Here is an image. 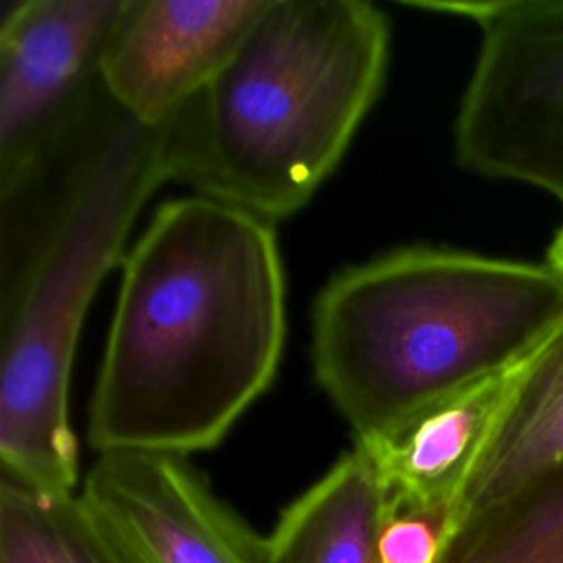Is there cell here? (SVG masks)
Segmentation results:
<instances>
[{
    "mask_svg": "<svg viewBox=\"0 0 563 563\" xmlns=\"http://www.w3.org/2000/svg\"><path fill=\"white\" fill-rule=\"evenodd\" d=\"M284 336L273 222L200 194L167 200L123 260L90 444L183 457L216 446L271 385Z\"/></svg>",
    "mask_w": 563,
    "mask_h": 563,
    "instance_id": "cell-1",
    "label": "cell"
},
{
    "mask_svg": "<svg viewBox=\"0 0 563 563\" xmlns=\"http://www.w3.org/2000/svg\"><path fill=\"white\" fill-rule=\"evenodd\" d=\"M389 22L365 0H264L167 121L169 180L266 222L299 211L380 92Z\"/></svg>",
    "mask_w": 563,
    "mask_h": 563,
    "instance_id": "cell-2",
    "label": "cell"
},
{
    "mask_svg": "<svg viewBox=\"0 0 563 563\" xmlns=\"http://www.w3.org/2000/svg\"><path fill=\"white\" fill-rule=\"evenodd\" d=\"M563 317V275L451 249H402L350 266L312 317L319 385L356 440L517 367Z\"/></svg>",
    "mask_w": 563,
    "mask_h": 563,
    "instance_id": "cell-3",
    "label": "cell"
},
{
    "mask_svg": "<svg viewBox=\"0 0 563 563\" xmlns=\"http://www.w3.org/2000/svg\"><path fill=\"white\" fill-rule=\"evenodd\" d=\"M167 121L145 125L119 110L70 169L4 279L0 462L2 477L26 488L75 495L77 440L68 418L75 347L139 209L169 180Z\"/></svg>",
    "mask_w": 563,
    "mask_h": 563,
    "instance_id": "cell-4",
    "label": "cell"
},
{
    "mask_svg": "<svg viewBox=\"0 0 563 563\" xmlns=\"http://www.w3.org/2000/svg\"><path fill=\"white\" fill-rule=\"evenodd\" d=\"M468 18L479 51L455 117L462 167L563 207V0L420 2Z\"/></svg>",
    "mask_w": 563,
    "mask_h": 563,
    "instance_id": "cell-5",
    "label": "cell"
},
{
    "mask_svg": "<svg viewBox=\"0 0 563 563\" xmlns=\"http://www.w3.org/2000/svg\"><path fill=\"white\" fill-rule=\"evenodd\" d=\"M123 0H22L0 26V196L40 174L75 123Z\"/></svg>",
    "mask_w": 563,
    "mask_h": 563,
    "instance_id": "cell-6",
    "label": "cell"
},
{
    "mask_svg": "<svg viewBox=\"0 0 563 563\" xmlns=\"http://www.w3.org/2000/svg\"><path fill=\"white\" fill-rule=\"evenodd\" d=\"M81 499L125 563H264V537L183 455L101 453Z\"/></svg>",
    "mask_w": 563,
    "mask_h": 563,
    "instance_id": "cell-7",
    "label": "cell"
},
{
    "mask_svg": "<svg viewBox=\"0 0 563 563\" xmlns=\"http://www.w3.org/2000/svg\"><path fill=\"white\" fill-rule=\"evenodd\" d=\"M264 0H123L99 57V84L123 114L158 125L233 53Z\"/></svg>",
    "mask_w": 563,
    "mask_h": 563,
    "instance_id": "cell-8",
    "label": "cell"
},
{
    "mask_svg": "<svg viewBox=\"0 0 563 563\" xmlns=\"http://www.w3.org/2000/svg\"><path fill=\"white\" fill-rule=\"evenodd\" d=\"M515 367L457 391L356 449L372 462L387 506L444 510L455 504L506 405Z\"/></svg>",
    "mask_w": 563,
    "mask_h": 563,
    "instance_id": "cell-9",
    "label": "cell"
},
{
    "mask_svg": "<svg viewBox=\"0 0 563 563\" xmlns=\"http://www.w3.org/2000/svg\"><path fill=\"white\" fill-rule=\"evenodd\" d=\"M561 462L563 317L515 367L495 431L455 504L453 526Z\"/></svg>",
    "mask_w": 563,
    "mask_h": 563,
    "instance_id": "cell-10",
    "label": "cell"
},
{
    "mask_svg": "<svg viewBox=\"0 0 563 563\" xmlns=\"http://www.w3.org/2000/svg\"><path fill=\"white\" fill-rule=\"evenodd\" d=\"M385 490L363 451L345 453L279 515L264 563H372Z\"/></svg>",
    "mask_w": 563,
    "mask_h": 563,
    "instance_id": "cell-11",
    "label": "cell"
},
{
    "mask_svg": "<svg viewBox=\"0 0 563 563\" xmlns=\"http://www.w3.org/2000/svg\"><path fill=\"white\" fill-rule=\"evenodd\" d=\"M438 563H563V462L455 521Z\"/></svg>",
    "mask_w": 563,
    "mask_h": 563,
    "instance_id": "cell-12",
    "label": "cell"
},
{
    "mask_svg": "<svg viewBox=\"0 0 563 563\" xmlns=\"http://www.w3.org/2000/svg\"><path fill=\"white\" fill-rule=\"evenodd\" d=\"M0 563H125L81 495L0 479Z\"/></svg>",
    "mask_w": 563,
    "mask_h": 563,
    "instance_id": "cell-13",
    "label": "cell"
},
{
    "mask_svg": "<svg viewBox=\"0 0 563 563\" xmlns=\"http://www.w3.org/2000/svg\"><path fill=\"white\" fill-rule=\"evenodd\" d=\"M451 526L444 510H409L385 501L372 563H438Z\"/></svg>",
    "mask_w": 563,
    "mask_h": 563,
    "instance_id": "cell-14",
    "label": "cell"
},
{
    "mask_svg": "<svg viewBox=\"0 0 563 563\" xmlns=\"http://www.w3.org/2000/svg\"><path fill=\"white\" fill-rule=\"evenodd\" d=\"M545 262L563 275V227L554 235V240H552V244L548 249V260Z\"/></svg>",
    "mask_w": 563,
    "mask_h": 563,
    "instance_id": "cell-15",
    "label": "cell"
}]
</instances>
